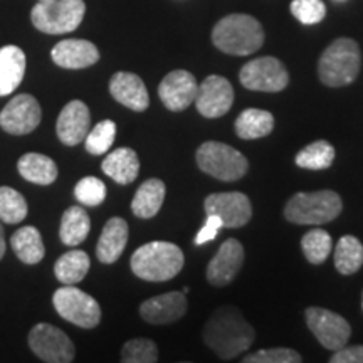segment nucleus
<instances>
[{"mask_svg": "<svg viewBox=\"0 0 363 363\" xmlns=\"http://www.w3.org/2000/svg\"><path fill=\"white\" fill-rule=\"evenodd\" d=\"M86 13L84 0H56L51 4H35L30 21L35 29L49 35L67 34L81 26Z\"/></svg>", "mask_w": 363, "mask_h": 363, "instance_id": "0eeeda50", "label": "nucleus"}, {"mask_svg": "<svg viewBox=\"0 0 363 363\" xmlns=\"http://www.w3.org/2000/svg\"><path fill=\"white\" fill-rule=\"evenodd\" d=\"M29 214V207L19 190L7 187H0V220L6 224H19Z\"/></svg>", "mask_w": 363, "mask_h": 363, "instance_id": "2f4dec72", "label": "nucleus"}, {"mask_svg": "<svg viewBox=\"0 0 363 363\" xmlns=\"http://www.w3.org/2000/svg\"><path fill=\"white\" fill-rule=\"evenodd\" d=\"M331 363H363V345L342 347L335 350V355L330 358Z\"/></svg>", "mask_w": 363, "mask_h": 363, "instance_id": "ea45409f", "label": "nucleus"}, {"mask_svg": "<svg viewBox=\"0 0 363 363\" xmlns=\"http://www.w3.org/2000/svg\"><path fill=\"white\" fill-rule=\"evenodd\" d=\"M362 66V52L357 40L340 38L333 40L318 61V76L328 88H342L357 79Z\"/></svg>", "mask_w": 363, "mask_h": 363, "instance_id": "20e7f679", "label": "nucleus"}, {"mask_svg": "<svg viewBox=\"0 0 363 363\" xmlns=\"http://www.w3.org/2000/svg\"><path fill=\"white\" fill-rule=\"evenodd\" d=\"M123 363H155L158 362V348L153 340L133 338L121 348Z\"/></svg>", "mask_w": 363, "mask_h": 363, "instance_id": "f704fd0d", "label": "nucleus"}, {"mask_svg": "<svg viewBox=\"0 0 363 363\" xmlns=\"http://www.w3.org/2000/svg\"><path fill=\"white\" fill-rule=\"evenodd\" d=\"M6 233H4V227L0 225V259H2L4 256H6Z\"/></svg>", "mask_w": 363, "mask_h": 363, "instance_id": "a19ab883", "label": "nucleus"}, {"mask_svg": "<svg viewBox=\"0 0 363 363\" xmlns=\"http://www.w3.org/2000/svg\"><path fill=\"white\" fill-rule=\"evenodd\" d=\"M212 43L219 51L230 56H249L259 51L264 44V30L256 17L230 13L214 26Z\"/></svg>", "mask_w": 363, "mask_h": 363, "instance_id": "f03ea898", "label": "nucleus"}, {"mask_svg": "<svg viewBox=\"0 0 363 363\" xmlns=\"http://www.w3.org/2000/svg\"><path fill=\"white\" fill-rule=\"evenodd\" d=\"M29 347L34 355L45 363H71L76 357L71 338L49 323H39L30 330Z\"/></svg>", "mask_w": 363, "mask_h": 363, "instance_id": "9d476101", "label": "nucleus"}, {"mask_svg": "<svg viewBox=\"0 0 363 363\" xmlns=\"http://www.w3.org/2000/svg\"><path fill=\"white\" fill-rule=\"evenodd\" d=\"M11 246L13 249V254L24 264L34 266L43 261L45 256L43 235H40L38 227L34 225H26L16 230L11 235Z\"/></svg>", "mask_w": 363, "mask_h": 363, "instance_id": "a878e982", "label": "nucleus"}, {"mask_svg": "<svg viewBox=\"0 0 363 363\" xmlns=\"http://www.w3.org/2000/svg\"><path fill=\"white\" fill-rule=\"evenodd\" d=\"M43 120L40 104L33 94H17L0 111V128L9 135H29Z\"/></svg>", "mask_w": 363, "mask_h": 363, "instance_id": "f8f14e48", "label": "nucleus"}, {"mask_svg": "<svg viewBox=\"0 0 363 363\" xmlns=\"http://www.w3.org/2000/svg\"><path fill=\"white\" fill-rule=\"evenodd\" d=\"M184 252L177 244L153 240L136 249L131 256L130 266L136 278L150 283H162L175 278L184 267Z\"/></svg>", "mask_w": 363, "mask_h": 363, "instance_id": "7ed1b4c3", "label": "nucleus"}, {"mask_svg": "<svg viewBox=\"0 0 363 363\" xmlns=\"http://www.w3.org/2000/svg\"><path fill=\"white\" fill-rule=\"evenodd\" d=\"M291 13L301 24H318L326 17V6L323 0H293Z\"/></svg>", "mask_w": 363, "mask_h": 363, "instance_id": "4c0bfd02", "label": "nucleus"}, {"mask_svg": "<svg viewBox=\"0 0 363 363\" xmlns=\"http://www.w3.org/2000/svg\"><path fill=\"white\" fill-rule=\"evenodd\" d=\"M207 216H217L225 229H239L252 217V206L246 194L220 192L207 195L203 201Z\"/></svg>", "mask_w": 363, "mask_h": 363, "instance_id": "ddd939ff", "label": "nucleus"}, {"mask_svg": "<svg viewBox=\"0 0 363 363\" xmlns=\"http://www.w3.org/2000/svg\"><path fill=\"white\" fill-rule=\"evenodd\" d=\"M197 89V79L192 72L175 69L162 79L160 86H158V96H160L167 110L184 111L195 101Z\"/></svg>", "mask_w": 363, "mask_h": 363, "instance_id": "2eb2a0df", "label": "nucleus"}, {"mask_svg": "<svg viewBox=\"0 0 363 363\" xmlns=\"http://www.w3.org/2000/svg\"><path fill=\"white\" fill-rule=\"evenodd\" d=\"M303 254L311 264H321L328 259L331 249H333V240L331 235L323 229H311L301 239Z\"/></svg>", "mask_w": 363, "mask_h": 363, "instance_id": "473e14b6", "label": "nucleus"}, {"mask_svg": "<svg viewBox=\"0 0 363 363\" xmlns=\"http://www.w3.org/2000/svg\"><path fill=\"white\" fill-rule=\"evenodd\" d=\"M51 57L54 65L62 69H84L96 65L99 51L96 45L86 39H65L54 45Z\"/></svg>", "mask_w": 363, "mask_h": 363, "instance_id": "aec40b11", "label": "nucleus"}, {"mask_svg": "<svg viewBox=\"0 0 363 363\" xmlns=\"http://www.w3.org/2000/svg\"><path fill=\"white\" fill-rule=\"evenodd\" d=\"M203 343L222 360H233L251 347L256 331L233 306L214 311L202 330Z\"/></svg>", "mask_w": 363, "mask_h": 363, "instance_id": "f257e3e1", "label": "nucleus"}, {"mask_svg": "<svg viewBox=\"0 0 363 363\" xmlns=\"http://www.w3.org/2000/svg\"><path fill=\"white\" fill-rule=\"evenodd\" d=\"M52 305L62 320L69 321L79 328H96L101 321L99 303L83 289L74 288V284H65L62 288H59L52 294Z\"/></svg>", "mask_w": 363, "mask_h": 363, "instance_id": "6e6552de", "label": "nucleus"}, {"mask_svg": "<svg viewBox=\"0 0 363 363\" xmlns=\"http://www.w3.org/2000/svg\"><path fill=\"white\" fill-rule=\"evenodd\" d=\"M21 177L35 185H51L57 179V165L52 158L43 153H24L17 162Z\"/></svg>", "mask_w": 363, "mask_h": 363, "instance_id": "393cba45", "label": "nucleus"}, {"mask_svg": "<svg viewBox=\"0 0 363 363\" xmlns=\"http://www.w3.org/2000/svg\"><path fill=\"white\" fill-rule=\"evenodd\" d=\"M101 170L104 175L110 177L120 185H128L131 182L138 179L140 174V160L136 155L135 150L131 148H118L106 155L103 163Z\"/></svg>", "mask_w": 363, "mask_h": 363, "instance_id": "5701e85b", "label": "nucleus"}, {"mask_svg": "<svg viewBox=\"0 0 363 363\" xmlns=\"http://www.w3.org/2000/svg\"><path fill=\"white\" fill-rule=\"evenodd\" d=\"M299 169L325 170L330 169L335 162V148L326 140H318L298 152L294 158Z\"/></svg>", "mask_w": 363, "mask_h": 363, "instance_id": "7c9ffc66", "label": "nucleus"}, {"mask_svg": "<svg viewBox=\"0 0 363 363\" xmlns=\"http://www.w3.org/2000/svg\"><path fill=\"white\" fill-rule=\"evenodd\" d=\"M363 266V244L355 235H343L335 249V267L340 274L350 276Z\"/></svg>", "mask_w": 363, "mask_h": 363, "instance_id": "c756f323", "label": "nucleus"}, {"mask_svg": "<svg viewBox=\"0 0 363 363\" xmlns=\"http://www.w3.org/2000/svg\"><path fill=\"white\" fill-rule=\"evenodd\" d=\"M91 128V113L81 99H72L59 113L56 133L61 143L67 147H76L84 142L86 135Z\"/></svg>", "mask_w": 363, "mask_h": 363, "instance_id": "f3484780", "label": "nucleus"}, {"mask_svg": "<svg viewBox=\"0 0 363 363\" xmlns=\"http://www.w3.org/2000/svg\"><path fill=\"white\" fill-rule=\"evenodd\" d=\"M235 135L242 140H257L264 138L272 133L274 128V116L266 110L249 108L238 116L234 123Z\"/></svg>", "mask_w": 363, "mask_h": 363, "instance_id": "cd10ccee", "label": "nucleus"}, {"mask_svg": "<svg viewBox=\"0 0 363 363\" xmlns=\"http://www.w3.org/2000/svg\"><path fill=\"white\" fill-rule=\"evenodd\" d=\"M195 162L203 174L220 182L240 180L249 170L247 158L230 145L206 142L197 148Z\"/></svg>", "mask_w": 363, "mask_h": 363, "instance_id": "423d86ee", "label": "nucleus"}, {"mask_svg": "<svg viewBox=\"0 0 363 363\" xmlns=\"http://www.w3.org/2000/svg\"><path fill=\"white\" fill-rule=\"evenodd\" d=\"M305 316L308 328L326 350H338L350 340L352 326L338 313L325 310V308L310 306L306 308Z\"/></svg>", "mask_w": 363, "mask_h": 363, "instance_id": "9b49d317", "label": "nucleus"}, {"mask_svg": "<svg viewBox=\"0 0 363 363\" xmlns=\"http://www.w3.org/2000/svg\"><path fill=\"white\" fill-rule=\"evenodd\" d=\"M342 197L333 190L298 192L284 207V217L298 225H323L342 214Z\"/></svg>", "mask_w": 363, "mask_h": 363, "instance_id": "39448f33", "label": "nucleus"}, {"mask_svg": "<svg viewBox=\"0 0 363 363\" xmlns=\"http://www.w3.org/2000/svg\"><path fill=\"white\" fill-rule=\"evenodd\" d=\"M26 52L19 45L0 48V96H9L19 88L26 74Z\"/></svg>", "mask_w": 363, "mask_h": 363, "instance_id": "4be33fe9", "label": "nucleus"}, {"mask_svg": "<svg viewBox=\"0 0 363 363\" xmlns=\"http://www.w3.org/2000/svg\"><path fill=\"white\" fill-rule=\"evenodd\" d=\"M197 111L206 118H220L229 113L234 103V88L224 76L212 74L199 84L195 96Z\"/></svg>", "mask_w": 363, "mask_h": 363, "instance_id": "4468645a", "label": "nucleus"}, {"mask_svg": "<svg viewBox=\"0 0 363 363\" xmlns=\"http://www.w3.org/2000/svg\"><path fill=\"white\" fill-rule=\"evenodd\" d=\"M244 264V247L238 239H227L207 266V281L216 288L230 284Z\"/></svg>", "mask_w": 363, "mask_h": 363, "instance_id": "dca6fc26", "label": "nucleus"}, {"mask_svg": "<svg viewBox=\"0 0 363 363\" xmlns=\"http://www.w3.org/2000/svg\"><path fill=\"white\" fill-rule=\"evenodd\" d=\"M116 123L113 120H103L94 128H89L84 138V148L91 155H104L115 143Z\"/></svg>", "mask_w": 363, "mask_h": 363, "instance_id": "72a5a7b5", "label": "nucleus"}, {"mask_svg": "<svg viewBox=\"0 0 363 363\" xmlns=\"http://www.w3.org/2000/svg\"><path fill=\"white\" fill-rule=\"evenodd\" d=\"M89 256L84 251H69L62 254L54 264V276L62 284H78L89 272Z\"/></svg>", "mask_w": 363, "mask_h": 363, "instance_id": "c85d7f7f", "label": "nucleus"}, {"mask_svg": "<svg viewBox=\"0 0 363 363\" xmlns=\"http://www.w3.org/2000/svg\"><path fill=\"white\" fill-rule=\"evenodd\" d=\"M128 224L121 217H111L106 222L96 244V256L103 264H113L121 257L128 244Z\"/></svg>", "mask_w": 363, "mask_h": 363, "instance_id": "412c9836", "label": "nucleus"}, {"mask_svg": "<svg viewBox=\"0 0 363 363\" xmlns=\"http://www.w3.org/2000/svg\"><path fill=\"white\" fill-rule=\"evenodd\" d=\"M110 93L118 103L123 104L131 111L142 113L150 106L147 86L135 72H115L110 79Z\"/></svg>", "mask_w": 363, "mask_h": 363, "instance_id": "6ab92c4d", "label": "nucleus"}, {"mask_svg": "<svg viewBox=\"0 0 363 363\" xmlns=\"http://www.w3.org/2000/svg\"><path fill=\"white\" fill-rule=\"evenodd\" d=\"M222 220L219 219L217 216H207V220L206 224L201 230H199V234L195 235V246H202V244L206 242H211V240L216 239V235L219 234V230L222 229Z\"/></svg>", "mask_w": 363, "mask_h": 363, "instance_id": "58836bf2", "label": "nucleus"}, {"mask_svg": "<svg viewBox=\"0 0 363 363\" xmlns=\"http://www.w3.org/2000/svg\"><path fill=\"white\" fill-rule=\"evenodd\" d=\"M167 187L160 179H148L136 190L131 201V212L138 219H152L155 217L165 201Z\"/></svg>", "mask_w": 363, "mask_h": 363, "instance_id": "b1692460", "label": "nucleus"}, {"mask_svg": "<svg viewBox=\"0 0 363 363\" xmlns=\"http://www.w3.org/2000/svg\"><path fill=\"white\" fill-rule=\"evenodd\" d=\"M40 4H51V2H56V0H38Z\"/></svg>", "mask_w": 363, "mask_h": 363, "instance_id": "79ce46f5", "label": "nucleus"}, {"mask_svg": "<svg viewBox=\"0 0 363 363\" xmlns=\"http://www.w3.org/2000/svg\"><path fill=\"white\" fill-rule=\"evenodd\" d=\"M239 81L249 91L279 93L289 83V74L278 57L262 56L242 66Z\"/></svg>", "mask_w": 363, "mask_h": 363, "instance_id": "1a4fd4ad", "label": "nucleus"}, {"mask_svg": "<svg viewBox=\"0 0 363 363\" xmlns=\"http://www.w3.org/2000/svg\"><path fill=\"white\" fill-rule=\"evenodd\" d=\"M91 230V219L88 212L83 207L72 206L66 208L61 217V225H59V238L65 246L74 247L83 244Z\"/></svg>", "mask_w": 363, "mask_h": 363, "instance_id": "bb28decb", "label": "nucleus"}, {"mask_svg": "<svg viewBox=\"0 0 363 363\" xmlns=\"http://www.w3.org/2000/svg\"><path fill=\"white\" fill-rule=\"evenodd\" d=\"M244 363H301L303 357L293 348H266L249 353L242 358Z\"/></svg>", "mask_w": 363, "mask_h": 363, "instance_id": "e433bc0d", "label": "nucleus"}, {"mask_svg": "<svg viewBox=\"0 0 363 363\" xmlns=\"http://www.w3.org/2000/svg\"><path fill=\"white\" fill-rule=\"evenodd\" d=\"M187 294L172 291L147 299L140 306V316L150 325H170L187 313Z\"/></svg>", "mask_w": 363, "mask_h": 363, "instance_id": "a211bd4d", "label": "nucleus"}, {"mask_svg": "<svg viewBox=\"0 0 363 363\" xmlns=\"http://www.w3.org/2000/svg\"><path fill=\"white\" fill-rule=\"evenodd\" d=\"M74 197L81 206L98 207L106 199V185L96 177H84L76 184Z\"/></svg>", "mask_w": 363, "mask_h": 363, "instance_id": "c9c22d12", "label": "nucleus"}]
</instances>
